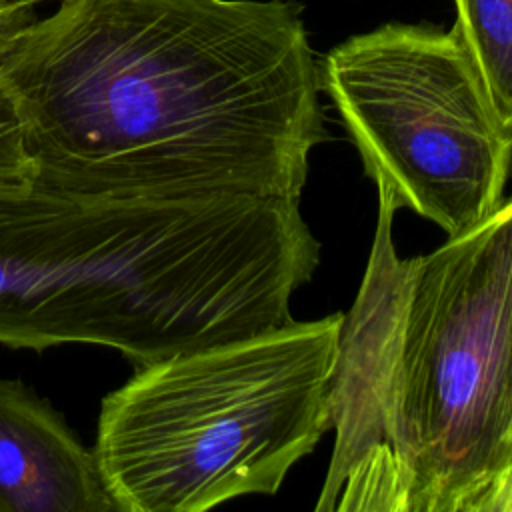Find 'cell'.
I'll return each mask as SVG.
<instances>
[{
  "label": "cell",
  "instance_id": "1",
  "mask_svg": "<svg viewBox=\"0 0 512 512\" xmlns=\"http://www.w3.org/2000/svg\"><path fill=\"white\" fill-rule=\"evenodd\" d=\"M0 76L34 184L66 194L300 198L326 138L290 0H60Z\"/></svg>",
  "mask_w": 512,
  "mask_h": 512
},
{
  "label": "cell",
  "instance_id": "9",
  "mask_svg": "<svg viewBox=\"0 0 512 512\" xmlns=\"http://www.w3.org/2000/svg\"><path fill=\"white\" fill-rule=\"evenodd\" d=\"M454 512H512V462L474 482L458 498Z\"/></svg>",
  "mask_w": 512,
  "mask_h": 512
},
{
  "label": "cell",
  "instance_id": "11",
  "mask_svg": "<svg viewBox=\"0 0 512 512\" xmlns=\"http://www.w3.org/2000/svg\"><path fill=\"white\" fill-rule=\"evenodd\" d=\"M508 462H512V418H510V424H508V430H506V438H504V446H502V464L500 466H504Z\"/></svg>",
  "mask_w": 512,
  "mask_h": 512
},
{
  "label": "cell",
  "instance_id": "8",
  "mask_svg": "<svg viewBox=\"0 0 512 512\" xmlns=\"http://www.w3.org/2000/svg\"><path fill=\"white\" fill-rule=\"evenodd\" d=\"M36 174L38 164L28 146L22 108L0 76V192L28 190Z\"/></svg>",
  "mask_w": 512,
  "mask_h": 512
},
{
  "label": "cell",
  "instance_id": "5",
  "mask_svg": "<svg viewBox=\"0 0 512 512\" xmlns=\"http://www.w3.org/2000/svg\"><path fill=\"white\" fill-rule=\"evenodd\" d=\"M324 90L376 190L458 236L502 202L512 126L454 22L386 24L334 46Z\"/></svg>",
  "mask_w": 512,
  "mask_h": 512
},
{
  "label": "cell",
  "instance_id": "3",
  "mask_svg": "<svg viewBox=\"0 0 512 512\" xmlns=\"http://www.w3.org/2000/svg\"><path fill=\"white\" fill-rule=\"evenodd\" d=\"M396 206L342 318L336 430L318 512H454L502 464L512 418V196L438 250L400 258Z\"/></svg>",
  "mask_w": 512,
  "mask_h": 512
},
{
  "label": "cell",
  "instance_id": "2",
  "mask_svg": "<svg viewBox=\"0 0 512 512\" xmlns=\"http://www.w3.org/2000/svg\"><path fill=\"white\" fill-rule=\"evenodd\" d=\"M298 200L0 192V344H100L138 368L284 328L320 254Z\"/></svg>",
  "mask_w": 512,
  "mask_h": 512
},
{
  "label": "cell",
  "instance_id": "12",
  "mask_svg": "<svg viewBox=\"0 0 512 512\" xmlns=\"http://www.w3.org/2000/svg\"><path fill=\"white\" fill-rule=\"evenodd\" d=\"M12 2H24V4L36 6V4H42V2H48V0H12Z\"/></svg>",
  "mask_w": 512,
  "mask_h": 512
},
{
  "label": "cell",
  "instance_id": "6",
  "mask_svg": "<svg viewBox=\"0 0 512 512\" xmlns=\"http://www.w3.org/2000/svg\"><path fill=\"white\" fill-rule=\"evenodd\" d=\"M112 510L94 450L34 390L0 378V512Z\"/></svg>",
  "mask_w": 512,
  "mask_h": 512
},
{
  "label": "cell",
  "instance_id": "10",
  "mask_svg": "<svg viewBox=\"0 0 512 512\" xmlns=\"http://www.w3.org/2000/svg\"><path fill=\"white\" fill-rule=\"evenodd\" d=\"M38 20L36 6L12 0H0V66L14 50L22 34Z\"/></svg>",
  "mask_w": 512,
  "mask_h": 512
},
{
  "label": "cell",
  "instance_id": "7",
  "mask_svg": "<svg viewBox=\"0 0 512 512\" xmlns=\"http://www.w3.org/2000/svg\"><path fill=\"white\" fill-rule=\"evenodd\" d=\"M456 24L478 64L486 88L512 126V0H454Z\"/></svg>",
  "mask_w": 512,
  "mask_h": 512
},
{
  "label": "cell",
  "instance_id": "4",
  "mask_svg": "<svg viewBox=\"0 0 512 512\" xmlns=\"http://www.w3.org/2000/svg\"><path fill=\"white\" fill-rule=\"evenodd\" d=\"M344 314L138 366L100 408L96 460L122 512L274 494L332 428Z\"/></svg>",
  "mask_w": 512,
  "mask_h": 512
}]
</instances>
